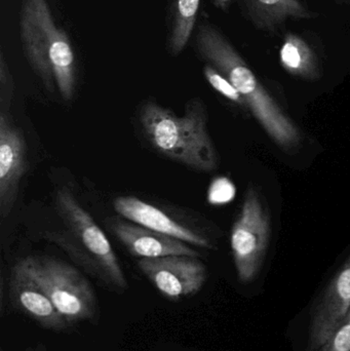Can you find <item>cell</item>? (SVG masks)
<instances>
[{
  "label": "cell",
  "mask_w": 350,
  "mask_h": 351,
  "mask_svg": "<svg viewBox=\"0 0 350 351\" xmlns=\"http://www.w3.org/2000/svg\"><path fill=\"white\" fill-rule=\"evenodd\" d=\"M113 208L125 220L150 230L176 237L195 247L203 249L213 247L205 235L177 222L160 208L135 196H118L113 200Z\"/></svg>",
  "instance_id": "10"
},
{
  "label": "cell",
  "mask_w": 350,
  "mask_h": 351,
  "mask_svg": "<svg viewBox=\"0 0 350 351\" xmlns=\"http://www.w3.org/2000/svg\"><path fill=\"white\" fill-rule=\"evenodd\" d=\"M271 235V215L256 187L247 189L244 204L232 229L230 245L238 280H255L266 257Z\"/></svg>",
  "instance_id": "6"
},
{
  "label": "cell",
  "mask_w": 350,
  "mask_h": 351,
  "mask_svg": "<svg viewBox=\"0 0 350 351\" xmlns=\"http://www.w3.org/2000/svg\"><path fill=\"white\" fill-rule=\"evenodd\" d=\"M284 69L292 75L306 80L320 77V65L314 49L299 35L289 33L279 53Z\"/></svg>",
  "instance_id": "14"
},
{
  "label": "cell",
  "mask_w": 350,
  "mask_h": 351,
  "mask_svg": "<svg viewBox=\"0 0 350 351\" xmlns=\"http://www.w3.org/2000/svg\"><path fill=\"white\" fill-rule=\"evenodd\" d=\"M142 131L158 154L197 172L210 173L219 167V156L208 130L205 105L188 101L182 117L154 102L140 113Z\"/></svg>",
  "instance_id": "2"
},
{
  "label": "cell",
  "mask_w": 350,
  "mask_h": 351,
  "mask_svg": "<svg viewBox=\"0 0 350 351\" xmlns=\"http://www.w3.org/2000/svg\"><path fill=\"white\" fill-rule=\"evenodd\" d=\"M23 49L33 71L49 92L65 102L75 95L76 64L67 34L53 21L47 0H23L20 16Z\"/></svg>",
  "instance_id": "3"
},
{
  "label": "cell",
  "mask_w": 350,
  "mask_h": 351,
  "mask_svg": "<svg viewBox=\"0 0 350 351\" xmlns=\"http://www.w3.org/2000/svg\"><path fill=\"white\" fill-rule=\"evenodd\" d=\"M253 24L266 32H277L289 19H310L314 14L301 0H240Z\"/></svg>",
  "instance_id": "13"
},
{
  "label": "cell",
  "mask_w": 350,
  "mask_h": 351,
  "mask_svg": "<svg viewBox=\"0 0 350 351\" xmlns=\"http://www.w3.org/2000/svg\"><path fill=\"white\" fill-rule=\"evenodd\" d=\"M55 202L66 228V241H73V245L66 247L67 251H72L74 258L109 288L121 292L127 290L125 271L110 241L71 190L66 186L60 188Z\"/></svg>",
  "instance_id": "4"
},
{
  "label": "cell",
  "mask_w": 350,
  "mask_h": 351,
  "mask_svg": "<svg viewBox=\"0 0 350 351\" xmlns=\"http://www.w3.org/2000/svg\"><path fill=\"white\" fill-rule=\"evenodd\" d=\"M350 311V257L336 272L312 311L306 351H322Z\"/></svg>",
  "instance_id": "8"
},
{
  "label": "cell",
  "mask_w": 350,
  "mask_h": 351,
  "mask_svg": "<svg viewBox=\"0 0 350 351\" xmlns=\"http://www.w3.org/2000/svg\"><path fill=\"white\" fill-rule=\"evenodd\" d=\"M16 265L51 299L70 326L94 319V290L75 267L49 256H30Z\"/></svg>",
  "instance_id": "5"
},
{
  "label": "cell",
  "mask_w": 350,
  "mask_h": 351,
  "mask_svg": "<svg viewBox=\"0 0 350 351\" xmlns=\"http://www.w3.org/2000/svg\"><path fill=\"white\" fill-rule=\"evenodd\" d=\"M111 229L129 254L140 259L177 255L201 257L199 252L185 241L150 230L129 221H113Z\"/></svg>",
  "instance_id": "11"
},
{
  "label": "cell",
  "mask_w": 350,
  "mask_h": 351,
  "mask_svg": "<svg viewBox=\"0 0 350 351\" xmlns=\"http://www.w3.org/2000/svg\"><path fill=\"white\" fill-rule=\"evenodd\" d=\"M138 267L158 292L171 300L197 294L207 282V266L191 256L140 259Z\"/></svg>",
  "instance_id": "7"
},
{
  "label": "cell",
  "mask_w": 350,
  "mask_h": 351,
  "mask_svg": "<svg viewBox=\"0 0 350 351\" xmlns=\"http://www.w3.org/2000/svg\"><path fill=\"white\" fill-rule=\"evenodd\" d=\"M0 88H1L2 106L5 105L8 107L10 100H12L14 82H12L10 68L4 59L3 53H1V57H0Z\"/></svg>",
  "instance_id": "18"
},
{
  "label": "cell",
  "mask_w": 350,
  "mask_h": 351,
  "mask_svg": "<svg viewBox=\"0 0 350 351\" xmlns=\"http://www.w3.org/2000/svg\"><path fill=\"white\" fill-rule=\"evenodd\" d=\"M28 169V149L21 130L8 112L0 114V208L8 216L18 195L21 180Z\"/></svg>",
  "instance_id": "9"
},
{
  "label": "cell",
  "mask_w": 350,
  "mask_h": 351,
  "mask_svg": "<svg viewBox=\"0 0 350 351\" xmlns=\"http://www.w3.org/2000/svg\"><path fill=\"white\" fill-rule=\"evenodd\" d=\"M322 351H350V311Z\"/></svg>",
  "instance_id": "17"
},
{
  "label": "cell",
  "mask_w": 350,
  "mask_h": 351,
  "mask_svg": "<svg viewBox=\"0 0 350 351\" xmlns=\"http://www.w3.org/2000/svg\"><path fill=\"white\" fill-rule=\"evenodd\" d=\"M197 51L225 76L242 95L265 133L279 147L291 150L301 142L297 125L259 82L254 72L225 36L211 25H201L195 37Z\"/></svg>",
  "instance_id": "1"
},
{
  "label": "cell",
  "mask_w": 350,
  "mask_h": 351,
  "mask_svg": "<svg viewBox=\"0 0 350 351\" xmlns=\"http://www.w3.org/2000/svg\"><path fill=\"white\" fill-rule=\"evenodd\" d=\"M10 297L16 307L40 327L53 331L70 327L51 299L16 264L10 276Z\"/></svg>",
  "instance_id": "12"
},
{
  "label": "cell",
  "mask_w": 350,
  "mask_h": 351,
  "mask_svg": "<svg viewBox=\"0 0 350 351\" xmlns=\"http://www.w3.org/2000/svg\"><path fill=\"white\" fill-rule=\"evenodd\" d=\"M203 74H205V80L211 84L212 88L217 90L222 96L225 97L226 99L232 101V102L236 103V104L246 105L242 95L232 86V82L225 76L222 75L213 66L209 65V64L205 66Z\"/></svg>",
  "instance_id": "16"
},
{
  "label": "cell",
  "mask_w": 350,
  "mask_h": 351,
  "mask_svg": "<svg viewBox=\"0 0 350 351\" xmlns=\"http://www.w3.org/2000/svg\"><path fill=\"white\" fill-rule=\"evenodd\" d=\"M201 0H176L172 30L170 36V49L173 55H178L186 47L199 12Z\"/></svg>",
  "instance_id": "15"
}]
</instances>
